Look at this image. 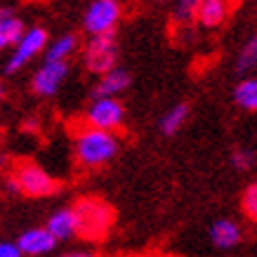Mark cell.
I'll list each match as a JSON object with an SVG mask.
<instances>
[{"label":"cell","mask_w":257,"mask_h":257,"mask_svg":"<svg viewBox=\"0 0 257 257\" xmlns=\"http://www.w3.org/2000/svg\"><path fill=\"white\" fill-rule=\"evenodd\" d=\"M76 158L85 170H97L104 168L116 158L118 149H120V137L116 133H106V130H97V127H80L76 133Z\"/></svg>","instance_id":"1"},{"label":"cell","mask_w":257,"mask_h":257,"mask_svg":"<svg viewBox=\"0 0 257 257\" xmlns=\"http://www.w3.org/2000/svg\"><path fill=\"white\" fill-rule=\"evenodd\" d=\"M73 215H76L78 238L92 243L106 238V234L113 226V217H116L113 208L99 196H80L73 203Z\"/></svg>","instance_id":"2"},{"label":"cell","mask_w":257,"mask_h":257,"mask_svg":"<svg viewBox=\"0 0 257 257\" xmlns=\"http://www.w3.org/2000/svg\"><path fill=\"white\" fill-rule=\"evenodd\" d=\"M47 45H50V36H47L45 29H43V26H29V29L24 31L22 40L12 47L8 62L3 66V73H5V76L19 73V71L26 69L36 57L45 55Z\"/></svg>","instance_id":"3"},{"label":"cell","mask_w":257,"mask_h":257,"mask_svg":"<svg viewBox=\"0 0 257 257\" xmlns=\"http://www.w3.org/2000/svg\"><path fill=\"white\" fill-rule=\"evenodd\" d=\"M118 40L116 33L109 36H92L85 43L80 59H83V69L92 76H104L106 71L118 66Z\"/></svg>","instance_id":"4"},{"label":"cell","mask_w":257,"mask_h":257,"mask_svg":"<svg viewBox=\"0 0 257 257\" xmlns=\"http://www.w3.org/2000/svg\"><path fill=\"white\" fill-rule=\"evenodd\" d=\"M120 17H123V5L118 0H92L83 15V31L90 38L116 33Z\"/></svg>","instance_id":"5"},{"label":"cell","mask_w":257,"mask_h":257,"mask_svg":"<svg viewBox=\"0 0 257 257\" xmlns=\"http://www.w3.org/2000/svg\"><path fill=\"white\" fill-rule=\"evenodd\" d=\"M12 175L19 182L22 194L29 196V198H47V196H55L59 191V182L47 170H43L40 165L31 163V161L19 163Z\"/></svg>","instance_id":"6"},{"label":"cell","mask_w":257,"mask_h":257,"mask_svg":"<svg viewBox=\"0 0 257 257\" xmlns=\"http://www.w3.org/2000/svg\"><path fill=\"white\" fill-rule=\"evenodd\" d=\"M125 123V106L118 97H92L90 106L85 109V125L116 133Z\"/></svg>","instance_id":"7"},{"label":"cell","mask_w":257,"mask_h":257,"mask_svg":"<svg viewBox=\"0 0 257 257\" xmlns=\"http://www.w3.org/2000/svg\"><path fill=\"white\" fill-rule=\"evenodd\" d=\"M69 78V62H43L31 78V90L38 97H55Z\"/></svg>","instance_id":"8"},{"label":"cell","mask_w":257,"mask_h":257,"mask_svg":"<svg viewBox=\"0 0 257 257\" xmlns=\"http://www.w3.org/2000/svg\"><path fill=\"white\" fill-rule=\"evenodd\" d=\"M15 243L24 257H43V255H50L57 248L55 236L50 234L45 226H31V229H26V231H22V234L17 236Z\"/></svg>","instance_id":"9"},{"label":"cell","mask_w":257,"mask_h":257,"mask_svg":"<svg viewBox=\"0 0 257 257\" xmlns=\"http://www.w3.org/2000/svg\"><path fill=\"white\" fill-rule=\"evenodd\" d=\"M231 10H234L231 0H201L194 22L203 29H219L231 17Z\"/></svg>","instance_id":"10"},{"label":"cell","mask_w":257,"mask_h":257,"mask_svg":"<svg viewBox=\"0 0 257 257\" xmlns=\"http://www.w3.org/2000/svg\"><path fill=\"white\" fill-rule=\"evenodd\" d=\"M208 236H210V243L215 245V248L231 250V248H236V245L241 243L243 229H241V224H236L234 219L224 217V219H215V222H212Z\"/></svg>","instance_id":"11"},{"label":"cell","mask_w":257,"mask_h":257,"mask_svg":"<svg viewBox=\"0 0 257 257\" xmlns=\"http://www.w3.org/2000/svg\"><path fill=\"white\" fill-rule=\"evenodd\" d=\"M26 26L12 8H0V52L12 50L22 40Z\"/></svg>","instance_id":"12"},{"label":"cell","mask_w":257,"mask_h":257,"mask_svg":"<svg viewBox=\"0 0 257 257\" xmlns=\"http://www.w3.org/2000/svg\"><path fill=\"white\" fill-rule=\"evenodd\" d=\"M130 83H133L130 71L116 66V69L106 71L104 76H99V80H97V85L92 90V97H118L130 87Z\"/></svg>","instance_id":"13"},{"label":"cell","mask_w":257,"mask_h":257,"mask_svg":"<svg viewBox=\"0 0 257 257\" xmlns=\"http://www.w3.org/2000/svg\"><path fill=\"white\" fill-rule=\"evenodd\" d=\"M45 229L55 236L57 243L76 238V236H78V229H76V215H73V208H57V210L47 217Z\"/></svg>","instance_id":"14"},{"label":"cell","mask_w":257,"mask_h":257,"mask_svg":"<svg viewBox=\"0 0 257 257\" xmlns=\"http://www.w3.org/2000/svg\"><path fill=\"white\" fill-rule=\"evenodd\" d=\"M189 113H191V109H189L187 101H177L175 106H170V109L161 116V120H158V130H161L165 137L177 135L179 130L184 127V123H187Z\"/></svg>","instance_id":"15"},{"label":"cell","mask_w":257,"mask_h":257,"mask_svg":"<svg viewBox=\"0 0 257 257\" xmlns=\"http://www.w3.org/2000/svg\"><path fill=\"white\" fill-rule=\"evenodd\" d=\"M78 50V36L76 33H62L57 36L45 50V62H69V57Z\"/></svg>","instance_id":"16"},{"label":"cell","mask_w":257,"mask_h":257,"mask_svg":"<svg viewBox=\"0 0 257 257\" xmlns=\"http://www.w3.org/2000/svg\"><path fill=\"white\" fill-rule=\"evenodd\" d=\"M234 69H236V73H238V76H243V78L257 69V31L252 33V36H248V38H245V43L241 45L238 55H236Z\"/></svg>","instance_id":"17"},{"label":"cell","mask_w":257,"mask_h":257,"mask_svg":"<svg viewBox=\"0 0 257 257\" xmlns=\"http://www.w3.org/2000/svg\"><path fill=\"white\" fill-rule=\"evenodd\" d=\"M234 101L243 111H257V76H245L236 83Z\"/></svg>","instance_id":"18"},{"label":"cell","mask_w":257,"mask_h":257,"mask_svg":"<svg viewBox=\"0 0 257 257\" xmlns=\"http://www.w3.org/2000/svg\"><path fill=\"white\" fill-rule=\"evenodd\" d=\"M231 168L234 170H238V172H248V170H252L255 168V163H257V154L252 151V149H248V147H241V149H234L231 151Z\"/></svg>","instance_id":"19"},{"label":"cell","mask_w":257,"mask_h":257,"mask_svg":"<svg viewBox=\"0 0 257 257\" xmlns=\"http://www.w3.org/2000/svg\"><path fill=\"white\" fill-rule=\"evenodd\" d=\"M198 3H201V0H175V12H172L175 22H177V24H189V22H194Z\"/></svg>","instance_id":"20"},{"label":"cell","mask_w":257,"mask_h":257,"mask_svg":"<svg viewBox=\"0 0 257 257\" xmlns=\"http://www.w3.org/2000/svg\"><path fill=\"white\" fill-rule=\"evenodd\" d=\"M241 208L245 212V217L257 222V182L248 184L241 194Z\"/></svg>","instance_id":"21"},{"label":"cell","mask_w":257,"mask_h":257,"mask_svg":"<svg viewBox=\"0 0 257 257\" xmlns=\"http://www.w3.org/2000/svg\"><path fill=\"white\" fill-rule=\"evenodd\" d=\"M0 257H24L15 241H0Z\"/></svg>","instance_id":"22"},{"label":"cell","mask_w":257,"mask_h":257,"mask_svg":"<svg viewBox=\"0 0 257 257\" xmlns=\"http://www.w3.org/2000/svg\"><path fill=\"white\" fill-rule=\"evenodd\" d=\"M3 187H5V191H8L10 196H19V194H22V187H19V182H17L15 175H10V177L5 179V184H3Z\"/></svg>","instance_id":"23"},{"label":"cell","mask_w":257,"mask_h":257,"mask_svg":"<svg viewBox=\"0 0 257 257\" xmlns=\"http://www.w3.org/2000/svg\"><path fill=\"white\" fill-rule=\"evenodd\" d=\"M62 257H97V255H94L92 250H87V248H73V250L62 252Z\"/></svg>","instance_id":"24"},{"label":"cell","mask_w":257,"mask_h":257,"mask_svg":"<svg viewBox=\"0 0 257 257\" xmlns=\"http://www.w3.org/2000/svg\"><path fill=\"white\" fill-rule=\"evenodd\" d=\"M24 130H26V133L38 130V118H26V120H24Z\"/></svg>","instance_id":"25"},{"label":"cell","mask_w":257,"mask_h":257,"mask_svg":"<svg viewBox=\"0 0 257 257\" xmlns=\"http://www.w3.org/2000/svg\"><path fill=\"white\" fill-rule=\"evenodd\" d=\"M5 163H8V156H3V154H0V170L5 168Z\"/></svg>","instance_id":"26"},{"label":"cell","mask_w":257,"mask_h":257,"mask_svg":"<svg viewBox=\"0 0 257 257\" xmlns=\"http://www.w3.org/2000/svg\"><path fill=\"white\" fill-rule=\"evenodd\" d=\"M5 99V85H3V83H0V101Z\"/></svg>","instance_id":"27"},{"label":"cell","mask_w":257,"mask_h":257,"mask_svg":"<svg viewBox=\"0 0 257 257\" xmlns=\"http://www.w3.org/2000/svg\"><path fill=\"white\" fill-rule=\"evenodd\" d=\"M154 3H168V0H154Z\"/></svg>","instance_id":"28"}]
</instances>
